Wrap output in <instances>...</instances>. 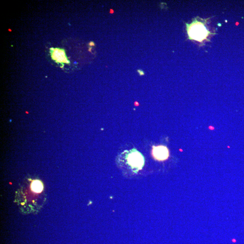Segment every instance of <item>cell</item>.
Segmentation results:
<instances>
[{
    "mask_svg": "<svg viewBox=\"0 0 244 244\" xmlns=\"http://www.w3.org/2000/svg\"><path fill=\"white\" fill-rule=\"evenodd\" d=\"M152 155L153 158L158 161H163L168 159L170 156L168 148L165 146H153Z\"/></svg>",
    "mask_w": 244,
    "mask_h": 244,
    "instance_id": "obj_3",
    "label": "cell"
},
{
    "mask_svg": "<svg viewBox=\"0 0 244 244\" xmlns=\"http://www.w3.org/2000/svg\"><path fill=\"white\" fill-rule=\"evenodd\" d=\"M89 50V51H90V52H91V48H90V49H89V50Z\"/></svg>",
    "mask_w": 244,
    "mask_h": 244,
    "instance_id": "obj_9",
    "label": "cell"
},
{
    "mask_svg": "<svg viewBox=\"0 0 244 244\" xmlns=\"http://www.w3.org/2000/svg\"><path fill=\"white\" fill-rule=\"evenodd\" d=\"M89 45L90 46H94L95 44H94V42L91 41L89 43Z\"/></svg>",
    "mask_w": 244,
    "mask_h": 244,
    "instance_id": "obj_7",
    "label": "cell"
},
{
    "mask_svg": "<svg viewBox=\"0 0 244 244\" xmlns=\"http://www.w3.org/2000/svg\"><path fill=\"white\" fill-rule=\"evenodd\" d=\"M74 63H75V64H77V62H74Z\"/></svg>",
    "mask_w": 244,
    "mask_h": 244,
    "instance_id": "obj_11",
    "label": "cell"
},
{
    "mask_svg": "<svg viewBox=\"0 0 244 244\" xmlns=\"http://www.w3.org/2000/svg\"><path fill=\"white\" fill-rule=\"evenodd\" d=\"M137 71H138L140 76H143L144 75V72L142 70H138Z\"/></svg>",
    "mask_w": 244,
    "mask_h": 244,
    "instance_id": "obj_6",
    "label": "cell"
},
{
    "mask_svg": "<svg viewBox=\"0 0 244 244\" xmlns=\"http://www.w3.org/2000/svg\"><path fill=\"white\" fill-rule=\"evenodd\" d=\"M8 31H10V32H11V30H10V29H9V30H8Z\"/></svg>",
    "mask_w": 244,
    "mask_h": 244,
    "instance_id": "obj_10",
    "label": "cell"
},
{
    "mask_svg": "<svg viewBox=\"0 0 244 244\" xmlns=\"http://www.w3.org/2000/svg\"><path fill=\"white\" fill-rule=\"evenodd\" d=\"M31 190L35 193H41L43 190L42 182L38 179L33 180L31 183Z\"/></svg>",
    "mask_w": 244,
    "mask_h": 244,
    "instance_id": "obj_5",
    "label": "cell"
},
{
    "mask_svg": "<svg viewBox=\"0 0 244 244\" xmlns=\"http://www.w3.org/2000/svg\"><path fill=\"white\" fill-rule=\"evenodd\" d=\"M122 161H125V165L132 172L137 173L142 170L145 163L144 158L141 153L135 149L125 151L121 155Z\"/></svg>",
    "mask_w": 244,
    "mask_h": 244,
    "instance_id": "obj_1",
    "label": "cell"
},
{
    "mask_svg": "<svg viewBox=\"0 0 244 244\" xmlns=\"http://www.w3.org/2000/svg\"><path fill=\"white\" fill-rule=\"evenodd\" d=\"M187 25V32L189 38L191 39L202 42L207 39L210 32L206 29L203 23L195 20Z\"/></svg>",
    "mask_w": 244,
    "mask_h": 244,
    "instance_id": "obj_2",
    "label": "cell"
},
{
    "mask_svg": "<svg viewBox=\"0 0 244 244\" xmlns=\"http://www.w3.org/2000/svg\"><path fill=\"white\" fill-rule=\"evenodd\" d=\"M50 53L51 57L53 60H54L57 63H70V61L68 59L65 54V51L63 49L58 48H51Z\"/></svg>",
    "mask_w": 244,
    "mask_h": 244,
    "instance_id": "obj_4",
    "label": "cell"
},
{
    "mask_svg": "<svg viewBox=\"0 0 244 244\" xmlns=\"http://www.w3.org/2000/svg\"><path fill=\"white\" fill-rule=\"evenodd\" d=\"M109 13H111V14H113V13H114V10H113V9H110Z\"/></svg>",
    "mask_w": 244,
    "mask_h": 244,
    "instance_id": "obj_8",
    "label": "cell"
}]
</instances>
